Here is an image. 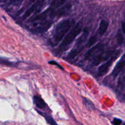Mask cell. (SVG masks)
I'll use <instances>...</instances> for the list:
<instances>
[{"label": "cell", "instance_id": "1", "mask_svg": "<svg viewBox=\"0 0 125 125\" xmlns=\"http://www.w3.org/2000/svg\"><path fill=\"white\" fill-rule=\"evenodd\" d=\"M75 21L73 19H67L61 21L57 24L53 31L52 40L55 44L62 42L63 39L70 31L71 29L75 25Z\"/></svg>", "mask_w": 125, "mask_h": 125}, {"label": "cell", "instance_id": "2", "mask_svg": "<svg viewBox=\"0 0 125 125\" xmlns=\"http://www.w3.org/2000/svg\"><path fill=\"white\" fill-rule=\"evenodd\" d=\"M83 30V26L80 23H77L70 30V31L66 35L64 39L59 46V52H63L67 49V48L72 44V43L76 39V38L79 35Z\"/></svg>", "mask_w": 125, "mask_h": 125}, {"label": "cell", "instance_id": "3", "mask_svg": "<svg viewBox=\"0 0 125 125\" xmlns=\"http://www.w3.org/2000/svg\"><path fill=\"white\" fill-rule=\"evenodd\" d=\"M119 54L120 52H118V51L116 52L115 54L111 58H110L109 59L107 60L104 63L102 64L100 67H99L97 73V74L98 76H104L105 74H106L108 73L111 67H112V65H113L114 62H115V61L117 59V57L119 56Z\"/></svg>", "mask_w": 125, "mask_h": 125}, {"label": "cell", "instance_id": "4", "mask_svg": "<svg viewBox=\"0 0 125 125\" xmlns=\"http://www.w3.org/2000/svg\"><path fill=\"white\" fill-rule=\"evenodd\" d=\"M52 22L49 20L39 22L36 24H34L32 28H31L30 30L34 33L41 34V33L45 32L46 31H48V29H50L52 26Z\"/></svg>", "mask_w": 125, "mask_h": 125}, {"label": "cell", "instance_id": "5", "mask_svg": "<svg viewBox=\"0 0 125 125\" xmlns=\"http://www.w3.org/2000/svg\"><path fill=\"white\" fill-rule=\"evenodd\" d=\"M115 52H114L113 51H108L106 52L100 51L97 55H96L91 59L92 65L93 66H96L100 64L103 61H106V60L107 61V59L111 58L115 54Z\"/></svg>", "mask_w": 125, "mask_h": 125}, {"label": "cell", "instance_id": "6", "mask_svg": "<svg viewBox=\"0 0 125 125\" xmlns=\"http://www.w3.org/2000/svg\"><path fill=\"white\" fill-rule=\"evenodd\" d=\"M45 3V1H36L34 4L32 5L26 11L25 13L23 15V19H26V18H28L32 15V14H35V13L39 12L42 8L44 4Z\"/></svg>", "mask_w": 125, "mask_h": 125}, {"label": "cell", "instance_id": "7", "mask_svg": "<svg viewBox=\"0 0 125 125\" xmlns=\"http://www.w3.org/2000/svg\"><path fill=\"white\" fill-rule=\"evenodd\" d=\"M103 48V45L101 43H98L95 46H93L92 48L89 49L86 53L84 55V60H90L92 59L93 57H95L96 55H97Z\"/></svg>", "mask_w": 125, "mask_h": 125}, {"label": "cell", "instance_id": "8", "mask_svg": "<svg viewBox=\"0 0 125 125\" xmlns=\"http://www.w3.org/2000/svg\"><path fill=\"white\" fill-rule=\"evenodd\" d=\"M125 67V54L123 55V57H122V59H120V61H119L118 62V63H117V65H115V67L114 68L113 71L112 72V76H113L114 77H116L119 74V73H121L122 70H123V68Z\"/></svg>", "mask_w": 125, "mask_h": 125}, {"label": "cell", "instance_id": "9", "mask_svg": "<svg viewBox=\"0 0 125 125\" xmlns=\"http://www.w3.org/2000/svg\"><path fill=\"white\" fill-rule=\"evenodd\" d=\"M33 100L34 103H35V106L39 109H44L46 107V104L45 101L43 100L41 96L39 95H35L33 97Z\"/></svg>", "mask_w": 125, "mask_h": 125}, {"label": "cell", "instance_id": "10", "mask_svg": "<svg viewBox=\"0 0 125 125\" xmlns=\"http://www.w3.org/2000/svg\"><path fill=\"white\" fill-rule=\"evenodd\" d=\"M109 26V23L105 20H101L99 24L98 34L100 35H103L107 31V28Z\"/></svg>", "mask_w": 125, "mask_h": 125}, {"label": "cell", "instance_id": "11", "mask_svg": "<svg viewBox=\"0 0 125 125\" xmlns=\"http://www.w3.org/2000/svg\"><path fill=\"white\" fill-rule=\"evenodd\" d=\"M38 112H39V114H40L43 117H44V118H45V119L46 120V122H47V123L48 125H57V123L56 122V121L54 120V118H52L51 115H50L48 114H45V113H42L41 112H39V111H38Z\"/></svg>", "mask_w": 125, "mask_h": 125}, {"label": "cell", "instance_id": "12", "mask_svg": "<svg viewBox=\"0 0 125 125\" xmlns=\"http://www.w3.org/2000/svg\"><path fill=\"white\" fill-rule=\"evenodd\" d=\"M83 101H84V103L85 104V106H86L87 108L90 109H95V106L93 104V103L91 101L89 100V99H87L85 98H83Z\"/></svg>", "mask_w": 125, "mask_h": 125}, {"label": "cell", "instance_id": "13", "mask_svg": "<svg viewBox=\"0 0 125 125\" xmlns=\"http://www.w3.org/2000/svg\"><path fill=\"white\" fill-rule=\"evenodd\" d=\"M96 40H97V38H96V36H92L89 39V41H88L87 45V46L88 47H90V46H92L94 44L96 43Z\"/></svg>", "mask_w": 125, "mask_h": 125}, {"label": "cell", "instance_id": "14", "mask_svg": "<svg viewBox=\"0 0 125 125\" xmlns=\"http://www.w3.org/2000/svg\"><path fill=\"white\" fill-rule=\"evenodd\" d=\"M112 123L114 125H121L122 124V120L119 118H114L112 122Z\"/></svg>", "mask_w": 125, "mask_h": 125}, {"label": "cell", "instance_id": "15", "mask_svg": "<svg viewBox=\"0 0 125 125\" xmlns=\"http://www.w3.org/2000/svg\"><path fill=\"white\" fill-rule=\"evenodd\" d=\"M48 63H49V64H50V65H52L57 66V67H59V68L60 69L63 70V68H62V66H61V65L59 64V63H57V62H56V61H49V62H48Z\"/></svg>", "mask_w": 125, "mask_h": 125}, {"label": "cell", "instance_id": "16", "mask_svg": "<svg viewBox=\"0 0 125 125\" xmlns=\"http://www.w3.org/2000/svg\"><path fill=\"white\" fill-rule=\"evenodd\" d=\"M117 39H117V41H118V43L119 44L122 43V42H123V37L120 34H118V37H117Z\"/></svg>", "mask_w": 125, "mask_h": 125}, {"label": "cell", "instance_id": "17", "mask_svg": "<svg viewBox=\"0 0 125 125\" xmlns=\"http://www.w3.org/2000/svg\"><path fill=\"white\" fill-rule=\"evenodd\" d=\"M122 29L123 32L125 34V21H123L122 23Z\"/></svg>", "mask_w": 125, "mask_h": 125}, {"label": "cell", "instance_id": "18", "mask_svg": "<svg viewBox=\"0 0 125 125\" xmlns=\"http://www.w3.org/2000/svg\"><path fill=\"white\" fill-rule=\"evenodd\" d=\"M122 125H125V123H123V124Z\"/></svg>", "mask_w": 125, "mask_h": 125}]
</instances>
